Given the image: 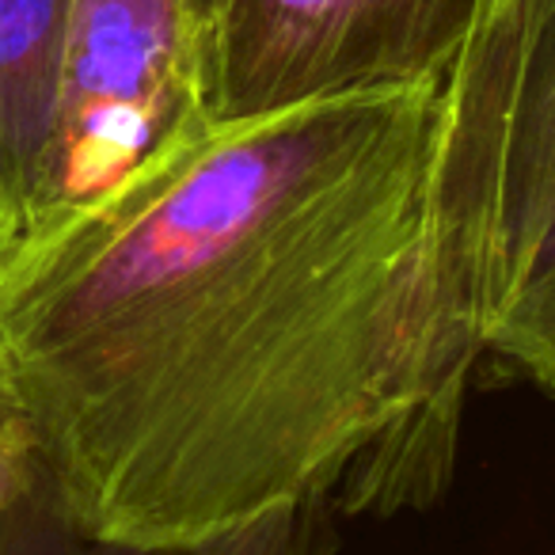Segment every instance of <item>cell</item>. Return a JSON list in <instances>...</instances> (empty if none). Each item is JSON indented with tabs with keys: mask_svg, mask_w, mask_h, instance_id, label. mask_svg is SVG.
<instances>
[{
	"mask_svg": "<svg viewBox=\"0 0 555 555\" xmlns=\"http://www.w3.org/2000/svg\"><path fill=\"white\" fill-rule=\"evenodd\" d=\"M16 251H20V229H16V221H12L4 198H0V274L9 270V262L16 259Z\"/></svg>",
	"mask_w": 555,
	"mask_h": 555,
	"instance_id": "9",
	"label": "cell"
},
{
	"mask_svg": "<svg viewBox=\"0 0 555 555\" xmlns=\"http://www.w3.org/2000/svg\"><path fill=\"white\" fill-rule=\"evenodd\" d=\"M209 126L191 0H73L54 145L24 247Z\"/></svg>",
	"mask_w": 555,
	"mask_h": 555,
	"instance_id": "3",
	"label": "cell"
},
{
	"mask_svg": "<svg viewBox=\"0 0 555 555\" xmlns=\"http://www.w3.org/2000/svg\"><path fill=\"white\" fill-rule=\"evenodd\" d=\"M441 85L244 122L20 247L0 362L85 532L141 547L324 502L453 438L476 365L438 270Z\"/></svg>",
	"mask_w": 555,
	"mask_h": 555,
	"instance_id": "1",
	"label": "cell"
},
{
	"mask_svg": "<svg viewBox=\"0 0 555 555\" xmlns=\"http://www.w3.org/2000/svg\"><path fill=\"white\" fill-rule=\"evenodd\" d=\"M438 270L472 354L555 396V0L441 80Z\"/></svg>",
	"mask_w": 555,
	"mask_h": 555,
	"instance_id": "2",
	"label": "cell"
},
{
	"mask_svg": "<svg viewBox=\"0 0 555 555\" xmlns=\"http://www.w3.org/2000/svg\"><path fill=\"white\" fill-rule=\"evenodd\" d=\"M324 502H297L278 506L255 521L240 525L221 537L179 547H141L122 540H103L85 532L50 491L39 472L31 487L0 514V555H327Z\"/></svg>",
	"mask_w": 555,
	"mask_h": 555,
	"instance_id": "6",
	"label": "cell"
},
{
	"mask_svg": "<svg viewBox=\"0 0 555 555\" xmlns=\"http://www.w3.org/2000/svg\"><path fill=\"white\" fill-rule=\"evenodd\" d=\"M42 456L35 441L31 418L20 403L16 388L9 380V370L0 362V514L39 479Z\"/></svg>",
	"mask_w": 555,
	"mask_h": 555,
	"instance_id": "7",
	"label": "cell"
},
{
	"mask_svg": "<svg viewBox=\"0 0 555 555\" xmlns=\"http://www.w3.org/2000/svg\"><path fill=\"white\" fill-rule=\"evenodd\" d=\"M529 0H479V12H476V24H472L468 39H479V35H491L494 27H502L506 20H514L517 12L525 9ZM464 39V42H468Z\"/></svg>",
	"mask_w": 555,
	"mask_h": 555,
	"instance_id": "8",
	"label": "cell"
},
{
	"mask_svg": "<svg viewBox=\"0 0 555 555\" xmlns=\"http://www.w3.org/2000/svg\"><path fill=\"white\" fill-rule=\"evenodd\" d=\"M73 0H0V198L31 232L62 95Z\"/></svg>",
	"mask_w": 555,
	"mask_h": 555,
	"instance_id": "5",
	"label": "cell"
},
{
	"mask_svg": "<svg viewBox=\"0 0 555 555\" xmlns=\"http://www.w3.org/2000/svg\"><path fill=\"white\" fill-rule=\"evenodd\" d=\"M191 9H194V16H198V27L206 31V24L217 16V12L224 9V0H191Z\"/></svg>",
	"mask_w": 555,
	"mask_h": 555,
	"instance_id": "10",
	"label": "cell"
},
{
	"mask_svg": "<svg viewBox=\"0 0 555 555\" xmlns=\"http://www.w3.org/2000/svg\"><path fill=\"white\" fill-rule=\"evenodd\" d=\"M479 0H224L202 31L214 126L373 88L441 85Z\"/></svg>",
	"mask_w": 555,
	"mask_h": 555,
	"instance_id": "4",
	"label": "cell"
}]
</instances>
